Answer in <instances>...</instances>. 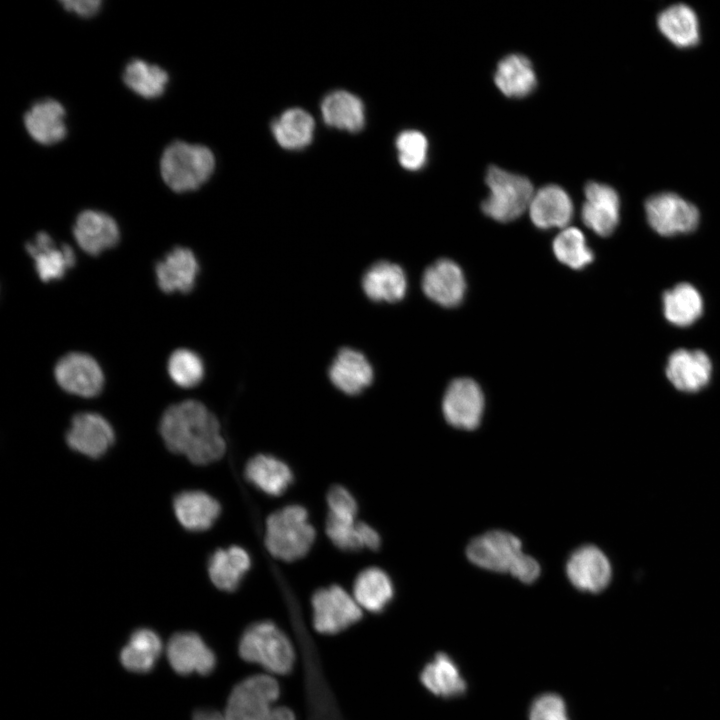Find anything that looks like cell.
I'll return each mask as SVG.
<instances>
[{"label": "cell", "mask_w": 720, "mask_h": 720, "mask_svg": "<svg viewBox=\"0 0 720 720\" xmlns=\"http://www.w3.org/2000/svg\"><path fill=\"white\" fill-rule=\"evenodd\" d=\"M497 88L509 98H523L537 86V77L528 57L513 53L502 58L494 73Z\"/></svg>", "instance_id": "26"}, {"label": "cell", "mask_w": 720, "mask_h": 720, "mask_svg": "<svg viewBox=\"0 0 720 720\" xmlns=\"http://www.w3.org/2000/svg\"><path fill=\"white\" fill-rule=\"evenodd\" d=\"M540 565L531 556L523 553L513 565L510 574L523 583H533L540 575Z\"/></svg>", "instance_id": "43"}, {"label": "cell", "mask_w": 720, "mask_h": 720, "mask_svg": "<svg viewBox=\"0 0 720 720\" xmlns=\"http://www.w3.org/2000/svg\"><path fill=\"white\" fill-rule=\"evenodd\" d=\"M198 260L192 250L177 246L155 265L156 281L165 293L190 292L199 274Z\"/></svg>", "instance_id": "20"}, {"label": "cell", "mask_w": 720, "mask_h": 720, "mask_svg": "<svg viewBox=\"0 0 720 720\" xmlns=\"http://www.w3.org/2000/svg\"><path fill=\"white\" fill-rule=\"evenodd\" d=\"M215 169L212 151L201 144L175 140L168 144L160 158V172L165 184L174 192L199 189Z\"/></svg>", "instance_id": "2"}, {"label": "cell", "mask_w": 720, "mask_h": 720, "mask_svg": "<svg viewBox=\"0 0 720 720\" xmlns=\"http://www.w3.org/2000/svg\"><path fill=\"white\" fill-rule=\"evenodd\" d=\"M160 434L171 452L197 465L219 460L226 450L218 419L197 400L169 406L160 420Z\"/></svg>", "instance_id": "1"}, {"label": "cell", "mask_w": 720, "mask_h": 720, "mask_svg": "<svg viewBox=\"0 0 720 720\" xmlns=\"http://www.w3.org/2000/svg\"><path fill=\"white\" fill-rule=\"evenodd\" d=\"M522 554L521 540L502 530L479 535L466 548V555L473 564L494 572H510Z\"/></svg>", "instance_id": "9"}, {"label": "cell", "mask_w": 720, "mask_h": 720, "mask_svg": "<svg viewBox=\"0 0 720 720\" xmlns=\"http://www.w3.org/2000/svg\"><path fill=\"white\" fill-rule=\"evenodd\" d=\"M393 584L388 574L378 567L362 570L355 579L353 595L361 608L382 611L393 597Z\"/></svg>", "instance_id": "33"}, {"label": "cell", "mask_w": 720, "mask_h": 720, "mask_svg": "<svg viewBox=\"0 0 720 720\" xmlns=\"http://www.w3.org/2000/svg\"><path fill=\"white\" fill-rule=\"evenodd\" d=\"M398 160L401 166L410 171L421 169L428 154V141L426 136L418 130H405L396 139Z\"/></svg>", "instance_id": "40"}, {"label": "cell", "mask_w": 720, "mask_h": 720, "mask_svg": "<svg viewBox=\"0 0 720 720\" xmlns=\"http://www.w3.org/2000/svg\"><path fill=\"white\" fill-rule=\"evenodd\" d=\"M24 126L29 136L42 145H53L67 135L66 111L52 98L32 104L24 114Z\"/></svg>", "instance_id": "22"}, {"label": "cell", "mask_w": 720, "mask_h": 720, "mask_svg": "<svg viewBox=\"0 0 720 720\" xmlns=\"http://www.w3.org/2000/svg\"><path fill=\"white\" fill-rule=\"evenodd\" d=\"M239 654L246 662L279 675L291 672L295 663L290 639L271 621L256 622L247 627L240 638Z\"/></svg>", "instance_id": "4"}, {"label": "cell", "mask_w": 720, "mask_h": 720, "mask_svg": "<svg viewBox=\"0 0 720 720\" xmlns=\"http://www.w3.org/2000/svg\"><path fill=\"white\" fill-rule=\"evenodd\" d=\"M528 209L532 223L539 229L565 228L574 212L570 196L556 184L534 192Z\"/></svg>", "instance_id": "23"}, {"label": "cell", "mask_w": 720, "mask_h": 720, "mask_svg": "<svg viewBox=\"0 0 720 720\" xmlns=\"http://www.w3.org/2000/svg\"><path fill=\"white\" fill-rule=\"evenodd\" d=\"M193 720H225L224 714L212 709H199L194 712Z\"/></svg>", "instance_id": "46"}, {"label": "cell", "mask_w": 720, "mask_h": 720, "mask_svg": "<svg viewBox=\"0 0 720 720\" xmlns=\"http://www.w3.org/2000/svg\"><path fill=\"white\" fill-rule=\"evenodd\" d=\"M60 3L66 11L85 18L96 15L102 6L100 0H63Z\"/></svg>", "instance_id": "44"}, {"label": "cell", "mask_w": 720, "mask_h": 720, "mask_svg": "<svg viewBox=\"0 0 720 720\" xmlns=\"http://www.w3.org/2000/svg\"><path fill=\"white\" fill-rule=\"evenodd\" d=\"M421 283L424 294L443 307H456L464 299L465 277L460 266L452 260L440 259L431 264Z\"/></svg>", "instance_id": "15"}, {"label": "cell", "mask_w": 720, "mask_h": 720, "mask_svg": "<svg viewBox=\"0 0 720 720\" xmlns=\"http://www.w3.org/2000/svg\"><path fill=\"white\" fill-rule=\"evenodd\" d=\"M173 508L179 523L185 529L195 532L211 528L221 512L218 501L199 490L179 493L174 498Z\"/></svg>", "instance_id": "25"}, {"label": "cell", "mask_w": 720, "mask_h": 720, "mask_svg": "<svg viewBox=\"0 0 720 720\" xmlns=\"http://www.w3.org/2000/svg\"><path fill=\"white\" fill-rule=\"evenodd\" d=\"M279 695V684L272 676H250L239 682L230 693L225 720H266Z\"/></svg>", "instance_id": "6"}, {"label": "cell", "mask_w": 720, "mask_h": 720, "mask_svg": "<svg viewBox=\"0 0 720 720\" xmlns=\"http://www.w3.org/2000/svg\"><path fill=\"white\" fill-rule=\"evenodd\" d=\"M442 411L455 428H477L484 411V395L478 383L470 378L453 380L444 394Z\"/></svg>", "instance_id": "11"}, {"label": "cell", "mask_w": 720, "mask_h": 720, "mask_svg": "<svg viewBox=\"0 0 720 720\" xmlns=\"http://www.w3.org/2000/svg\"><path fill=\"white\" fill-rule=\"evenodd\" d=\"M553 252L564 265L581 270L594 259L584 234L575 227L564 228L553 241Z\"/></svg>", "instance_id": "38"}, {"label": "cell", "mask_w": 720, "mask_h": 720, "mask_svg": "<svg viewBox=\"0 0 720 720\" xmlns=\"http://www.w3.org/2000/svg\"><path fill=\"white\" fill-rule=\"evenodd\" d=\"M663 308L669 322L686 327L701 316L703 300L695 287L688 283H680L664 293Z\"/></svg>", "instance_id": "37"}, {"label": "cell", "mask_w": 720, "mask_h": 720, "mask_svg": "<svg viewBox=\"0 0 720 720\" xmlns=\"http://www.w3.org/2000/svg\"><path fill=\"white\" fill-rule=\"evenodd\" d=\"M250 566V556L243 548H220L209 558L208 574L218 589L232 592L238 588Z\"/></svg>", "instance_id": "27"}, {"label": "cell", "mask_w": 720, "mask_h": 720, "mask_svg": "<svg viewBox=\"0 0 720 720\" xmlns=\"http://www.w3.org/2000/svg\"><path fill=\"white\" fill-rule=\"evenodd\" d=\"M422 684L433 694L456 697L466 690V683L454 661L444 653H438L421 672Z\"/></svg>", "instance_id": "35"}, {"label": "cell", "mask_w": 720, "mask_h": 720, "mask_svg": "<svg viewBox=\"0 0 720 720\" xmlns=\"http://www.w3.org/2000/svg\"><path fill=\"white\" fill-rule=\"evenodd\" d=\"M328 376L330 382L344 394L354 396L373 382L374 370L368 358L359 350L345 347L333 358Z\"/></svg>", "instance_id": "19"}, {"label": "cell", "mask_w": 720, "mask_h": 720, "mask_svg": "<svg viewBox=\"0 0 720 720\" xmlns=\"http://www.w3.org/2000/svg\"><path fill=\"white\" fill-rule=\"evenodd\" d=\"M35 270L44 282L59 280L76 263L74 250L66 243H57L47 232H38L25 245Z\"/></svg>", "instance_id": "18"}, {"label": "cell", "mask_w": 720, "mask_h": 720, "mask_svg": "<svg viewBox=\"0 0 720 720\" xmlns=\"http://www.w3.org/2000/svg\"><path fill=\"white\" fill-rule=\"evenodd\" d=\"M712 364L701 350L678 349L668 358L666 375L675 388L697 392L710 381Z\"/></svg>", "instance_id": "21"}, {"label": "cell", "mask_w": 720, "mask_h": 720, "mask_svg": "<svg viewBox=\"0 0 720 720\" xmlns=\"http://www.w3.org/2000/svg\"><path fill=\"white\" fill-rule=\"evenodd\" d=\"M122 78L131 91L145 99L160 97L169 82V75L162 67L136 58L126 64Z\"/></svg>", "instance_id": "36"}, {"label": "cell", "mask_w": 720, "mask_h": 720, "mask_svg": "<svg viewBox=\"0 0 720 720\" xmlns=\"http://www.w3.org/2000/svg\"><path fill=\"white\" fill-rule=\"evenodd\" d=\"M167 369L172 381L182 388L198 385L205 373L201 357L185 348L177 349L170 355Z\"/></svg>", "instance_id": "39"}, {"label": "cell", "mask_w": 720, "mask_h": 720, "mask_svg": "<svg viewBox=\"0 0 720 720\" xmlns=\"http://www.w3.org/2000/svg\"><path fill=\"white\" fill-rule=\"evenodd\" d=\"M324 122L334 128L358 132L365 124V109L362 101L354 94L337 90L325 96L321 103Z\"/></svg>", "instance_id": "29"}, {"label": "cell", "mask_w": 720, "mask_h": 720, "mask_svg": "<svg viewBox=\"0 0 720 720\" xmlns=\"http://www.w3.org/2000/svg\"><path fill=\"white\" fill-rule=\"evenodd\" d=\"M361 287L373 302L396 303L406 295L407 276L400 265L382 260L373 263L364 272Z\"/></svg>", "instance_id": "24"}, {"label": "cell", "mask_w": 720, "mask_h": 720, "mask_svg": "<svg viewBox=\"0 0 720 720\" xmlns=\"http://www.w3.org/2000/svg\"><path fill=\"white\" fill-rule=\"evenodd\" d=\"M661 33L675 46L689 48L700 38L699 22L694 10L685 4H675L663 10L657 18Z\"/></svg>", "instance_id": "31"}, {"label": "cell", "mask_w": 720, "mask_h": 720, "mask_svg": "<svg viewBox=\"0 0 720 720\" xmlns=\"http://www.w3.org/2000/svg\"><path fill=\"white\" fill-rule=\"evenodd\" d=\"M328 515L342 519H356L358 506L353 495L343 486L335 485L327 494Z\"/></svg>", "instance_id": "42"}, {"label": "cell", "mask_w": 720, "mask_h": 720, "mask_svg": "<svg viewBox=\"0 0 720 720\" xmlns=\"http://www.w3.org/2000/svg\"><path fill=\"white\" fill-rule=\"evenodd\" d=\"M585 202L581 209L583 223L600 236L612 234L619 222L620 199L610 186L588 182L584 188Z\"/></svg>", "instance_id": "16"}, {"label": "cell", "mask_w": 720, "mask_h": 720, "mask_svg": "<svg viewBox=\"0 0 720 720\" xmlns=\"http://www.w3.org/2000/svg\"><path fill=\"white\" fill-rule=\"evenodd\" d=\"M326 534L332 543L344 551L377 550L381 539L377 531L365 522L327 515Z\"/></svg>", "instance_id": "30"}, {"label": "cell", "mask_w": 720, "mask_h": 720, "mask_svg": "<svg viewBox=\"0 0 720 720\" xmlns=\"http://www.w3.org/2000/svg\"><path fill=\"white\" fill-rule=\"evenodd\" d=\"M54 375L63 390L84 398L97 396L104 385L100 365L82 352H70L61 357L55 365Z\"/></svg>", "instance_id": "10"}, {"label": "cell", "mask_w": 720, "mask_h": 720, "mask_svg": "<svg viewBox=\"0 0 720 720\" xmlns=\"http://www.w3.org/2000/svg\"><path fill=\"white\" fill-rule=\"evenodd\" d=\"M645 212L650 226L662 236L689 233L699 223L696 206L672 192H663L648 198Z\"/></svg>", "instance_id": "8"}, {"label": "cell", "mask_w": 720, "mask_h": 720, "mask_svg": "<svg viewBox=\"0 0 720 720\" xmlns=\"http://www.w3.org/2000/svg\"><path fill=\"white\" fill-rule=\"evenodd\" d=\"M114 440V430L110 423L93 412L76 414L66 433L69 447L90 458L103 456Z\"/></svg>", "instance_id": "12"}, {"label": "cell", "mask_w": 720, "mask_h": 720, "mask_svg": "<svg viewBox=\"0 0 720 720\" xmlns=\"http://www.w3.org/2000/svg\"><path fill=\"white\" fill-rule=\"evenodd\" d=\"M244 474L247 481L270 496L281 495L293 481L288 465L266 454L252 457L245 466Z\"/></svg>", "instance_id": "28"}, {"label": "cell", "mask_w": 720, "mask_h": 720, "mask_svg": "<svg viewBox=\"0 0 720 720\" xmlns=\"http://www.w3.org/2000/svg\"><path fill=\"white\" fill-rule=\"evenodd\" d=\"M315 537V529L301 505L285 506L267 518L266 547L272 556L282 561L291 562L304 557Z\"/></svg>", "instance_id": "3"}, {"label": "cell", "mask_w": 720, "mask_h": 720, "mask_svg": "<svg viewBox=\"0 0 720 720\" xmlns=\"http://www.w3.org/2000/svg\"><path fill=\"white\" fill-rule=\"evenodd\" d=\"M167 658L175 672L208 675L216 666V656L195 632L174 634L167 645Z\"/></svg>", "instance_id": "14"}, {"label": "cell", "mask_w": 720, "mask_h": 720, "mask_svg": "<svg viewBox=\"0 0 720 720\" xmlns=\"http://www.w3.org/2000/svg\"><path fill=\"white\" fill-rule=\"evenodd\" d=\"M529 720H569L564 700L556 694H543L532 703Z\"/></svg>", "instance_id": "41"}, {"label": "cell", "mask_w": 720, "mask_h": 720, "mask_svg": "<svg viewBox=\"0 0 720 720\" xmlns=\"http://www.w3.org/2000/svg\"><path fill=\"white\" fill-rule=\"evenodd\" d=\"M73 236L84 252L97 256L119 242L120 230L115 219L109 214L87 209L76 217Z\"/></svg>", "instance_id": "17"}, {"label": "cell", "mask_w": 720, "mask_h": 720, "mask_svg": "<svg viewBox=\"0 0 720 720\" xmlns=\"http://www.w3.org/2000/svg\"><path fill=\"white\" fill-rule=\"evenodd\" d=\"M266 720H296V717L288 707L273 706Z\"/></svg>", "instance_id": "45"}, {"label": "cell", "mask_w": 720, "mask_h": 720, "mask_svg": "<svg viewBox=\"0 0 720 720\" xmlns=\"http://www.w3.org/2000/svg\"><path fill=\"white\" fill-rule=\"evenodd\" d=\"M566 573L571 584L578 590L598 593L610 582L611 565L599 548L585 545L570 555Z\"/></svg>", "instance_id": "13"}, {"label": "cell", "mask_w": 720, "mask_h": 720, "mask_svg": "<svg viewBox=\"0 0 720 720\" xmlns=\"http://www.w3.org/2000/svg\"><path fill=\"white\" fill-rule=\"evenodd\" d=\"M311 603L313 626L321 634H337L362 617L361 607L354 597L338 585L317 590Z\"/></svg>", "instance_id": "7"}, {"label": "cell", "mask_w": 720, "mask_h": 720, "mask_svg": "<svg viewBox=\"0 0 720 720\" xmlns=\"http://www.w3.org/2000/svg\"><path fill=\"white\" fill-rule=\"evenodd\" d=\"M315 122L305 110L291 108L272 122L271 130L277 143L288 150H298L309 145L313 138Z\"/></svg>", "instance_id": "34"}, {"label": "cell", "mask_w": 720, "mask_h": 720, "mask_svg": "<svg viewBox=\"0 0 720 720\" xmlns=\"http://www.w3.org/2000/svg\"><path fill=\"white\" fill-rule=\"evenodd\" d=\"M485 182L489 195L483 200L481 209L486 216L507 223L519 218L529 208L534 189L527 177L491 165Z\"/></svg>", "instance_id": "5"}, {"label": "cell", "mask_w": 720, "mask_h": 720, "mask_svg": "<svg viewBox=\"0 0 720 720\" xmlns=\"http://www.w3.org/2000/svg\"><path fill=\"white\" fill-rule=\"evenodd\" d=\"M162 650L159 635L148 628L136 629L120 652L121 664L135 673L150 672Z\"/></svg>", "instance_id": "32"}]
</instances>
